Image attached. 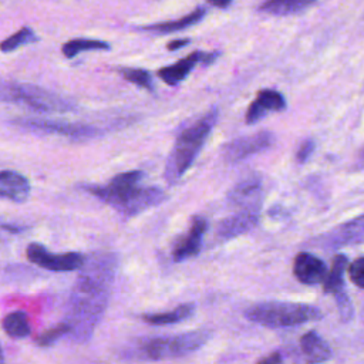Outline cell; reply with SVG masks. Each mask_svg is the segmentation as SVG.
Masks as SVG:
<instances>
[{
	"mask_svg": "<svg viewBox=\"0 0 364 364\" xmlns=\"http://www.w3.org/2000/svg\"><path fill=\"white\" fill-rule=\"evenodd\" d=\"M142 171H128L114 176L107 185H82L81 188L112 206L121 216L132 218L162 203L166 195L156 186H139Z\"/></svg>",
	"mask_w": 364,
	"mask_h": 364,
	"instance_id": "cell-2",
	"label": "cell"
},
{
	"mask_svg": "<svg viewBox=\"0 0 364 364\" xmlns=\"http://www.w3.org/2000/svg\"><path fill=\"white\" fill-rule=\"evenodd\" d=\"M336 297V303L338 306V311H340V316L343 320H350L353 317V304H351V300L348 297V294L346 293V290L334 294Z\"/></svg>",
	"mask_w": 364,
	"mask_h": 364,
	"instance_id": "cell-29",
	"label": "cell"
},
{
	"mask_svg": "<svg viewBox=\"0 0 364 364\" xmlns=\"http://www.w3.org/2000/svg\"><path fill=\"white\" fill-rule=\"evenodd\" d=\"M118 73L127 80L128 82H132L141 88H145L148 91H154V81L149 71L144 68H118Z\"/></svg>",
	"mask_w": 364,
	"mask_h": 364,
	"instance_id": "cell-26",
	"label": "cell"
},
{
	"mask_svg": "<svg viewBox=\"0 0 364 364\" xmlns=\"http://www.w3.org/2000/svg\"><path fill=\"white\" fill-rule=\"evenodd\" d=\"M293 273L299 282L304 284L323 283L327 274L326 263L309 252H300L294 257Z\"/></svg>",
	"mask_w": 364,
	"mask_h": 364,
	"instance_id": "cell-14",
	"label": "cell"
},
{
	"mask_svg": "<svg viewBox=\"0 0 364 364\" xmlns=\"http://www.w3.org/2000/svg\"><path fill=\"white\" fill-rule=\"evenodd\" d=\"M205 16H206V9H205V7H196L193 11H191L189 14H186V16L178 18V20L161 21V23L144 26V27H141V30H144V31H151V33H156V34L176 33V31H182V30H185V28H188V27L195 26L196 23H199L200 20H203Z\"/></svg>",
	"mask_w": 364,
	"mask_h": 364,
	"instance_id": "cell-17",
	"label": "cell"
},
{
	"mask_svg": "<svg viewBox=\"0 0 364 364\" xmlns=\"http://www.w3.org/2000/svg\"><path fill=\"white\" fill-rule=\"evenodd\" d=\"M30 182L16 171H0V198L13 202H24L30 195Z\"/></svg>",
	"mask_w": 364,
	"mask_h": 364,
	"instance_id": "cell-16",
	"label": "cell"
},
{
	"mask_svg": "<svg viewBox=\"0 0 364 364\" xmlns=\"http://www.w3.org/2000/svg\"><path fill=\"white\" fill-rule=\"evenodd\" d=\"M68 331H70L68 324H67L65 321H63V323H60L58 326L51 327V328L43 331V333L37 337L36 344L40 346V347H48V346L54 344V343H55L58 338H61L63 336L68 334Z\"/></svg>",
	"mask_w": 364,
	"mask_h": 364,
	"instance_id": "cell-27",
	"label": "cell"
},
{
	"mask_svg": "<svg viewBox=\"0 0 364 364\" xmlns=\"http://www.w3.org/2000/svg\"><path fill=\"white\" fill-rule=\"evenodd\" d=\"M209 4H212L213 7H218V9H226L232 4L233 0H206Z\"/></svg>",
	"mask_w": 364,
	"mask_h": 364,
	"instance_id": "cell-33",
	"label": "cell"
},
{
	"mask_svg": "<svg viewBox=\"0 0 364 364\" xmlns=\"http://www.w3.org/2000/svg\"><path fill=\"white\" fill-rule=\"evenodd\" d=\"M364 239V215L354 218L317 239V245L326 249H337Z\"/></svg>",
	"mask_w": 364,
	"mask_h": 364,
	"instance_id": "cell-11",
	"label": "cell"
},
{
	"mask_svg": "<svg viewBox=\"0 0 364 364\" xmlns=\"http://www.w3.org/2000/svg\"><path fill=\"white\" fill-rule=\"evenodd\" d=\"M218 108L181 128L165 165V179L172 185L191 168L218 121Z\"/></svg>",
	"mask_w": 364,
	"mask_h": 364,
	"instance_id": "cell-3",
	"label": "cell"
},
{
	"mask_svg": "<svg viewBox=\"0 0 364 364\" xmlns=\"http://www.w3.org/2000/svg\"><path fill=\"white\" fill-rule=\"evenodd\" d=\"M274 144V135L269 131H260L253 135L233 139L225 146L223 156L228 162L236 164L247 156L269 149Z\"/></svg>",
	"mask_w": 364,
	"mask_h": 364,
	"instance_id": "cell-9",
	"label": "cell"
},
{
	"mask_svg": "<svg viewBox=\"0 0 364 364\" xmlns=\"http://www.w3.org/2000/svg\"><path fill=\"white\" fill-rule=\"evenodd\" d=\"M280 361H282V358L277 353H274V355H272V357H266V358L259 360V363H280Z\"/></svg>",
	"mask_w": 364,
	"mask_h": 364,
	"instance_id": "cell-34",
	"label": "cell"
},
{
	"mask_svg": "<svg viewBox=\"0 0 364 364\" xmlns=\"http://www.w3.org/2000/svg\"><path fill=\"white\" fill-rule=\"evenodd\" d=\"M117 267L118 255L114 252L92 253L80 267L64 320L70 328L68 336L74 341L85 343L92 337L108 306Z\"/></svg>",
	"mask_w": 364,
	"mask_h": 364,
	"instance_id": "cell-1",
	"label": "cell"
},
{
	"mask_svg": "<svg viewBox=\"0 0 364 364\" xmlns=\"http://www.w3.org/2000/svg\"><path fill=\"white\" fill-rule=\"evenodd\" d=\"M27 259L34 264L51 270V272H74L80 270V267L85 262V256L78 252H68L61 255H54L48 252L40 243H30L26 249Z\"/></svg>",
	"mask_w": 364,
	"mask_h": 364,
	"instance_id": "cell-7",
	"label": "cell"
},
{
	"mask_svg": "<svg viewBox=\"0 0 364 364\" xmlns=\"http://www.w3.org/2000/svg\"><path fill=\"white\" fill-rule=\"evenodd\" d=\"M189 43H191V40H189V38H179V40H172V41H169V43H168L166 48H168L169 51H175V50H179V48H182V47L188 46Z\"/></svg>",
	"mask_w": 364,
	"mask_h": 364,
	"instance_id": "cell-31",
	"label": "cell"
},
{
	"mask_svg": "<svg viewBox=\"0 0 364 364\" xmlns=\"http://www.w3.org/2000/svg\"><path fill=\"white\" fill-rule=\"evenodd\" d=\"M0 228L7 232H11V233H20L26 229V226H21V225H9V223H3V222H0Z\"/></svg>",
	"mask_w": 364,
	"mask_h": 364,
	"instance_id": "cell-32",
	"label": "cell"
},
{
	"mask_svg": "<svg viewBox=\"0 0 364 364\" xmlns=\"http://www.w3.org/2000/svg\"><path fill=\"white\" fill-rule=\"evenodd\" d=\"M3 361H4V354H3V350L0 347V363H3Z\"/></svg>",
	"mask_w": 364,
	"mask_h": 364,
	"instance_id": "cell-36",
	"label": "cell"
},
{
	"mask_svg": "<svg viewBox=\"0 0 364 364\" xmlns=\"http://www.w3.org/2000/svg\"><path fill=\"white\" fill-rule=\"evenodd\" d=\"M3 330L13 338H24L30 334V323L27 320L26 313L23 311H13L7 314L1 321Z\"/></svg>",
	"mask_w": 364,
	"mask_h": 364,
	"instance_id": "cell-23",
	"label": "cell"
},
{
	"mask_svg": "<svg viewBox=\"0 0 364 364\" xmlns=\"http://www.w3.org/2000/svg\"><path fill=\"white\" fill-rule=\"evenodd\" d=\"M260 195V178L250 175L245 181L239 182L229 193V200L235 205H250L256 203Z\"/></svg>",
	"mask_w": 364,
	"mask_h": 364,
	"instance_id": "cell-19",
	"label": "cell"
},
{
	"mask_svg": "<svg viewBox=\"0 0 364 364\" xmlns=\"http://www.w3.org/2000/svg\"><path fill=\"white\" fill-rule=\"evenodd\" d=\"M195 311V304L186 303L181 304L176 309L165 313H152V314H142V320L152 326H166V324H175L181 323L186 318H189Z\"/></svg>",
	"mask_w": 364,
	"mask_h": 364,
	"instance_id": "cell-21",
	"label": "cell"
},
{
	"mask_svg": "<svg viewBox=\"0 0 364 364\" xmlns=\"http://www.w3.org/2000/svg\"><path fill=\"white\" fill-rule=\"evenodd\" d=\"M316 0H264L259 6V11L273 16L296 14L311 6Z\"/></svg>",
	"mask_w": 364,
	"mask_h": 364,
	"instance_id": "cell-22",
	"label": "cell"
},
{
	"mask_svg": "<svg viewBox=\"0 0 364 364\" xmlns=\"http://www.w3.org/2000/svg\"><path fill=\"white\" fill-rule=\"evenodd\" d=\"M358 164H360V168H364V148L361 149V152L358 155Z\"/></svg>",
	"mask_w": 364,
	"mask_h": 364,
	"instance_id": "cell-35",
	"label": "cell"
},
{
	"mask_svg": "<svg viewBox=\"0 0 364 364\" xmlns=\"http://www.w3.org/2000/svg\"><path fill=\"white\" fill-rule=\"evenodd\" d=\"M34 41H37V36L34 34V31L30 27H23L17 33H14L10 37H7L6 40H3L0 43V50L3 53H10L24 44H30Z\"/></svg>",
	"mask_w": 364,
	"mask_h": 364,
	"instance_id": "cell-25",
	"label": "cell"
},
{
	"mask_svg": "<svg viewBox=\"0 0 364 364\" xmlns=\"http://www.w3.org/2000/svg\"><path fill=\"white\" fill-rule=\"evenodd\" d=\"M219 55L218 51H212V53H203V51H193L189 55L181 58L179 61H176L175 64L162 67L158 70V77L166 82L168 85H176L181 81H183L188 74L193 70V67L199 63L203 64H209L213 60H216Z\"/></svg>",
	"mask_w": 364,
	"mask_h": 364,
	"instance_id": "cell-10",
	"label": "cell"
},
{
	"mask_svg": "<svg viewBox=\"0 0 364 364\" xmlns=\"http://www.w3.org/2000/svg\"><path fill=\"white\" fill-rule=\"evenodd\" d=\"M16 124L33 129L41 131L48 134H58L71 138H92L101 134V131L92 125L87 124H73L65 121H54V119H40V118H26V119H16Z\"/></svg>",
	"mask_w": 364,
	"mask_h": 364,
	"instance_id": "cell-8",
	"label": "cell"
},
{
	"mask_svg": "<svg viewBox=\"0 0 364 364\" xmlns=\"http://www.w3.org/2000/svg\"><path fill=\"white\" fill-rule=\"evenodd\" d=\"M111 46L101 40H92V38H74L63 44L61 51L67 58H73L77 54L82 51H91V50H109Z\"/></svg>",
	"mask_w": 364,
	"mask_h": 364,
	"instance_id": "cell-24",
	"label": "cell"
},
{
	"mask_svg": "<svg viewBox=\"0 0 364 364\" xmlns=\"http://www.w3.org/2000/svg\"><path fill=\"white\" fill-rule=\"evenodd\" d=\"M300 347L306 360L310 363H321L331 358L328 344L316 331L306 333L300 338Z\"/></svg>",
	"mask_w": 364,
	"mask_h": 364,
	"instance_id": "cell-18",
	"label": "cell"
},
{
	"mask_svg": "<svg viewBox=\"0 0 364 364\" xmlns=\"http://www.w3.org/2000/svg\"><path fill=\"white\" fill-rule=\"evenodd\" d=\"M0 101L21 104L38 112H67L75 108L73 101L37 85L7 81L0 82Z\"/></svg>",
	"mask_w": 364,
	"mask_h": 364,
	"instance_id": "cell-6",
	"label": "cell"
},
{
	"mask_svg": "<svg viewBox=\"0 0 364 364\" xmlns=\"http://www.w3.org/2000/svg\"><path fill=\"white\" fill-rule=\"evenodd\" d=\"M348 259L346 255H336L331 262V267L323 280V290L326 293L337 294L344 290V273L347 270Z\"/></svg>",
	"mask_w": 364,
	"mask_h": 364,
	"instance_id": "cell-20",
	"label": "cell"
},
{
	"mask_svg": "<svg viewBox=\"0 0 364 364\" xmlns=\"http://www.w3.org/2000/svg\"><path fill=\"white\" fill-rule=\"evenodd\" d=\"M208 229V220L203 216H193L191 220L189 232L175 245L172 256L175 262H182L199 253L203 235Z\"/></svg>",
	"mask_w": 364,
	"mask_h": 364,
	"instance_id": "cell-13",
	"label": "cell"
},
{
	"mask_svg": "<svg viewBox=\"0 0 364 364\" xmlns=\"http://www.w3.org/2000/svg\"><path fill=\"white\" fill-rule=\"evenodd\" d=\"M286 108L284 97L274 90H262L252 101L246 112V122L256 124L270 111H283Z\"/></svg>",
	"mask_w": 364,
	"mask_h": 364,
	"instance_id": "cell-15",
	"label": "cell"
},
{
	"mask_svg": "<svg viewBox=\"0 0 364 364\" xmlns=\"http://www.w3.org/2000/svg\"><path fill=\"white\" fill-rule=\"evenodd\" d=\"M210 337L209 331L196 330L178 336L155 337L139 341L131 350V355L138 360H168L186 355L200 348Z\"/></svg>",
	"mask_w": 364,
	"mask_h": 364,
	"instance_id": "cell-5",
	"label": "cell"
},
{
	"mask_svg": "<svg viewBox=\"0 0 364 364\" xmlns=\"http://www.w3.org/2000/svg\"><path fill=\"white\" fill-rule=\"evenodd\" d=\"M348 276H350V280L364 289V256L363 257H357L348 267Z\"/></svg>",
	"mask_w": 364,
	"mask_h": 364,
	"instance_id": "cell-28",
	"label": "cell"
},
{
	"mask_svg": "<svg viewBox=\"0 0 364 364\" xmlns=\"http://www.w3.org/2000/svg\"><path fill=\"white\" fill-rule=\"evenodd\" d=\"M259 222V202L246 205L240 212L223 219L216 228V235L222 239H232L249 232Z\"/></svg>",
	"mask_w": 364,
	"mask_h": 364,
	"instance_id": "cell-12",
	"label": "cell"
},
{
	"mask_svg": "<svg viewBox=\"0 0 364 364\" xmlns=\"http://www.w3.org/2000/svg\"><path fill=\"white\" fill-rule=\"evenodd\" d=\"M314 151V141L313 139H306L301 142L300 148L297 149V154H296V159L299 164H304L310 155L313 154Z\"/></svg>",
	"mask_w": 364,
	"mask_h": 364,
	"instance_id": "cell-30",
	"label": "cell"
},
{
	"mask_svg": "<svg viewBox=\"0 0 364 364\" xmlns=\"http://www.w3.org/2000/svg\"><path fill=\"white\" fill-rule=\"evenodd\" d=\"M245 316L252 323L269 328L296 327L309 321L320 320L321 311L311 304L291 301H263L250 306Z\"/></svg>",
	"mask_w": 364,
	"mask_h": 364,
	"instance_id": "cell-4",
	"label": "cell"
}]
</instances>
